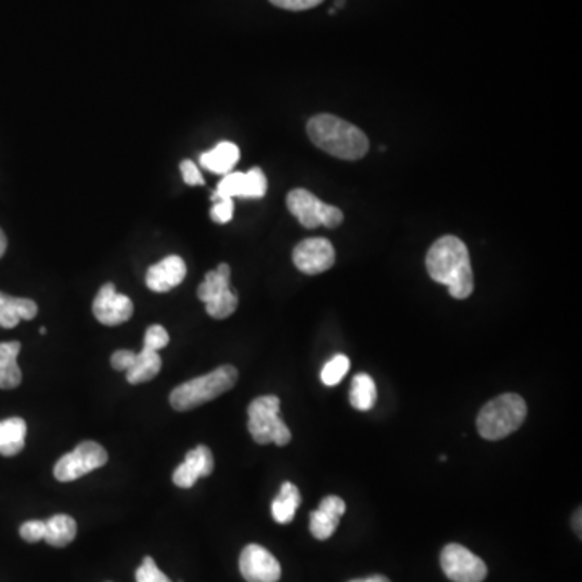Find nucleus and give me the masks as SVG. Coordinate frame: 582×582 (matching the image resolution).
<instances>
[{
	"mask_svg": "<svg viewBox=\"0 0 582 582\" xmlns=\"http://www.w3.org/2000/svg\"><path fill=\"white\" fill-rule=\"evenodd\" d=\"M300 505L301 494L298 487L291 482H283L279 495L272 502V516L279 524L291 523Z\"/></svg>",
	"mask_w": 582,
	"mask_h": 582,
	"instance_id": "obj_21",
	"label": "nucleus"
},
{
	"mask_svg": "<svg viewBox=\"0 0 582 582\" xmlns=\"http://www.w3.org/2000/svg\"><path fill=\"white\" fill-rule=\"evenodd\" d=\"M528 416L526 401L515 393L490 400L477 416V431L485 440H502L523 426Z\"/></svg>",
	"mask_w": 582,
	"mask_h": 582,
	"instance_id": "obj_4",
	"label": "nucleus"
},
{
	"mask_svg": "<svg viewBox=\"0 0 582 582\" xmlns=\"http://www.w3.org/2000/svg\"><path fill=\"white\" fill-rule=\"evenodd\" d=\"M22 350L18 342L0 343V388L12 390L22 384V369L17 358Z\"/></svg>",
	"mask_w": 582,
	"mask_h": 582,
	"instance_id": "obj_18",
	"label": "nucleus"
},
{
	"mask_svg": "<svg viewBox=\"0 0 582 582\" xmlns=\"http://www.w3.org/2000/svg\"><path fill=\"white\" fill-rule=\"evenodd\" d=\"M135 358L136 353H133V351L119 350L115 351L114 355H112L110 363H112L115 371H128L133 361H135Z\"/></svg>",
	"mask_w": 582,
	"mask_h": 582,
	"instance_id": "obj_33",
	"label": "nucleus"
},
{
	"mask_svg": "<svg viewBox=\"0 0 582 582\" xmlns=\"http://www.w3.org/2000/svg\"><path fill=\"white\" fill-rule=\"evenodd\" d=\"M322 2H324V0H270V4H274L275 7L285 10H293V12L314 9V7L322 4Z\"/></svg>",
	"mask_w": 582,
	"mask_h": 582,
	"instance_id": "obj_30",
	"label": "nucleus"
},
{
	"mask_svg": "<svg viewBox=\"0 0 582 582\" xmlns=\"http://www.w3.org/2000/svg\"><path fill=\"white\" fill-rule=\"evenodd\" d=\"M266 191V175L259 167H254L246 173H227L211 199L212 203H216L219 199H261L266 196Z\"/></svg>",
	"mask_w": 582,
	"mask_h": 582,
	"instance_id": "obj_10",
	"label": "nucleus"
},
{
	"mask_svg": "<svg viewBox=\"0 0 582 582\" xmlns=\"http://www.w3.org/2000/svg\"><path fill=\"white\" fill-rule=\"evenodd\" d=\"M240 161V148L230 141H222L216 148L206 151L199 157L204 169L217 175H227Z\"/></svg>",
	"mask_w": 582,
	"mask_h": 582,
	"instance_id": "obj_17",
	"label": "nucleus"
},
{
	"mask_svg": "<svg viewBox=\"0 0 582 582\" xmlns=\"http://www.w3.org/2000/svg\"><path fill=\"white\" fill-rule=\"evenodd\" d=\"M345 5V0H335V10L340 9Z\"/></svg>",
	"mask_w": 582,
	"mask_h": 582,
	"instance_id": "obj_37",
	"label": "nucleus"
},
{
	"mask_svg": "<svg viewBox=\"0 0 582 582\" xmlns=\"http://www.w3.org/2000/svg\"><path fill=\"white\" fill-rule=\"evenodd\" d=\"M5 251H7V237H5V233L0 228V258L4 256Z\"/></svg>",
	"mask_w": 582,
	"mask_h": 582,
	"instance_id": "obj_34",
	"label": "nucleus"
},
{
	"mask_svg": "<svg viewBox=\"0 0 582 582\" xmlns=\"http://www.w3.org/2000/svg\"><path fill=\"white\" fill-rule=\"evenodd\" d=\"M26 426L25 419L9 418L0 421V455L17 456L25 448Z\"/></svg>",
	"mask_w": 582,
	"mask_h": 582,
	"instance_id": "obj_19",
	"label": "nucleus"
},
{
	"mask_svg": "<svg viewBox=\"0 0 582 582\" xmlns=\"http://www.w3.org/2000/svg\"><path fill=\"white\" fill-rule=\"evenodd\" d=\"M240 573L246 582H279L282 566L262 545H246L240 555Z\"/></svg>",
	"mask_w": 582,
	"mask_h": 582,
	"instance_id": "obj_11",
	"label": "nucleus"
},
{
	"mask_svg": "<svg viewBox=\"0 0 582 582\" xmlns=\"http://www.w3.org/2000/svg\"><path fill=\"white\" fill-rule=\"evenodd\" d=\"M308 135L317 148L345 161H358L369 151V140L363 131L335 115L313 117L308 123Z\"/></svg>",
	"mask_w": 582,
	"mask_h": 582,
	"instance_id": "obj_2",
	"label": "nucleus"
},
{
	"mask_svg": "<svg viewBox=\"0 0 582 582\" xmlns=\"http://www.w3.org/2000/svg\"><path fill=\"white\" fill-rule=\"evenodd\" d=\"M440 565L445 576L452 582H482L489 573L484 561L460 544L443 547Z\"/></svg>",
	"mask_w": 582,
	"mask_h": 582,
	"instance_id": "obj_9",
	"label": "nucleus"
},
{
	"mask_svg": "<svg viewBox=\"0 0 582 582\" xmlns=\"http://www.w3.org/2000/svg\"><path fill=\"white\" fill-rule=\"evenodd\" d=\"M44 534H46V521H38V519L26 521L20 528V536L30 544L44 540Z\"/></svg>",
	"mask_w": 582,
	"mask_h": 582,
	"instance_id": "obj_28",
	"label": "nucleus"
},
{
	"mask_svg": "<svg viewBox=\"0 0 582 582\" xmlns=\"http://www.w3.org/2000/svg\"><path fill=\"white\" fill-rule=\"evenodd\" d=\"M367 582H390L387 576H382V574H374L371 578H367Z\"/></svg>",
	"mask_w": 582,
	"mask_h": 582,
	"instance_id": "obj_36",
	"label": "nucleus"
},
{
	"mask_svg": "<svg viewBox=\"0 0 582 582\" xmlns=\"http://www.w3.org/2000/svg\"><path fill=\"white\" fill-rule=\"evenodd\" d=\"M169 342V332L162 325H151L146 330V335H144V348L146 350L157 351L159 353V350L169 345Z\"/></svg>",
	"mask_w": 582,
	"mask_h": 582,
	"instance_id": "obj_27",
	"label": "nucleus"
},
{
	"mask_svg": "<svg viewBox=\"0 0 582 582\" xmlns=\"http://www.w3.org/2000/svg\"><path fill=\"white\" fill-rule=\"evenodd\" d=\"M136 582H172L156 565L151 557H144L140 568L136 570Z\"/></svg>",
	"mask_w": 582,
	"mask_h": 582,
	"instance_id": "obj_26",
	"label": "nucleus"
},
{
	"mask_svg": "<svg viewBox=\"0 0 582 582\" xmlns=\"http://www.w3.org/2000/svg\"><path fill=\"white\" fill-rule=\"evenodd\" d=\"M214 471V456L206 445H198L190 452L186 453L183 461L175 473H173V484L180 489H191L201 477L211 476Z\"/></svg>",
	"mask_w": 582,
	"mask_h": 582,
	"instance_id": "obj_14",
	"label": "nucleus"
},
{
	"mask_svg": "<svg viewBox=\"0 0 582 582\" xmlns=\"http://www.w3.org/2000/svg\"><path fill=\"white\" fill-rule=\"evenodd\" d=\"M76 531H78V526H76V521L72 516L55 515L46 521L44 540L52 547L60 549V547L72 544L76 537Z\"/></svg>",
	"mask_w": 582,
	"mask_h": 582,
	"instance_id": "obj_22",
	"label": "nucleus"
},
{
	"mask_svg": "<svg viewBox=\"0 0 582 582\" xmlns=\"http://www.w3.org/2000/svg\"><path fill=\"white\" fill-rule=\"evenodd\" d=\"M38 316V304L28 298H13L0 291V327L13 329L20 321H31Z\"/></svg>",
	"mask_w": 582,
	"mask_h": 582,
	"instance_id": "obj_16",
	"label": "nucleus"
},
{
	"mask_svg": "<svg viewBox=\"0 0 582 582\" xmlns=\"http://www.w3.org/2000/svg\"><path fill=\"white\" fill-rule=\"evenodd\" d=\"M161 369L162 358L159 353L143 348L141 353H136L135 361L127 371V380L133 385L144 384L154 379Z\"/></svg>",
	"mask_w": 582,
	"mask_h": 582,
	"instance_id": "obj_20",
	"label": "nucleus"
},
{
	"mask_svg": "<svg viewBox=\"0 0 582 582\" xmlns=\"http://www.w3.org/2000/svg\"><path fill=\"white\" fill-rule=\"evenodd\" d=\"M288 211L298 219L303 227L335 228L343 222V212L338 207L322 203L321 199L308 190H293L287 196Z\"/></svg>",
	"mask_w": 582,
	"mask_h": 582,
	"instance_id": "obj_7",
	"label": "nucleus"
},
{
	"mask_svg": "<svg viewBox=\"0 0 582 582\" xmlns=\"http://www.w3.org/2000/svg\"><path fill=\"white\" fill-rule=\"evenodd\" d=\"M233 211H235V204H233V199H219L214 203L211 209V219L216 222V224H228L233 217Z\"/></svg>",
	"mask_w": 582,
	"mask_h": 582,
	"instance_id": "obj_29",
	"label": "nucleus"
},
{
	"mask_svg": "<svg viewBox=\"0 0 582 582\" xmlns=\"http://www.w3.org/2000/svg\"><path fill=\"white\" fill-rule=\"evenodd\" d=\"M248 431L259 445L275 443L285 447L291 442V432L280 418V400L274 395H266L251 401L248 408Z\"/></svg>",
	"mask_w": 582,
	"mask_h": 582,
	"instance_id": "obj_5",
	"label": "nucleus"
},
{
	"mask_svg": "<svg viewBox=\"0 0 582 582\" xmlns=\"http://www.w3.org/2000/svg\"><path fill=\"white\" fill-rule=\"evenodd\" d=\"M39 334H41V335H46V334H47V329H46V327H41V329H39Z\"/></svg>",
	"mask_w": 582,
	"mask_h": 582,
	"instance_id": "obj_38",
	"label": "nucleus"
},
{
	"mask_svg": "<svg viewBox=\"0 0 582 582\" xmlns=\"http://www.w3.org/2000/svg\"><path fill=\"white\" fill-rule=\"evenodd\" d=\"M348 582H367V579H353V581Z\"/></svg>",
	"mask_w": 582,
	"mask_h": 582,
	"instance_id": "obj_39",
	"label": "nucleus"
},
{
	"mask_svg": "<svg viewBox=\"0 0 582 582\" xmlns=\"http://www.w3.org/2000/svg\"><path fill=\"white\" fill-rule=\"evenodd\" d=\"M293 262L303 274H322L335 264L334 246L325 238H308L293 249Z\"/></svg>",
	"mask_w": 582,
	"mask_h": 582,
	"instance_id": "obj_13",
	"label": "nucleus"
},
{
	"mask_svg": "<svg viewBox=\"0 0 582 582\" xmlns=\"http://www.w3.org/2000/svg\"><path fill=\"white\" fill-rule=\"evenodd\" d=\"M426 267L431 279L448 287L455 300L473 295V267L468 248L460 238L448 235L435 241L427 253Z\"/></svg>",
	"mask_w": 582,
	"mask_h": 582,
	"instance_id": "obj_1",
	"label": "nucleus"
},
{
	"mask_svg": "<svg viewBox=\"0 0 582 582\" xmlns=\"http://www.w3.org/2000/svg\"><path fill=\"white\" fill-rule=\"evenodd\" d=\"M230 266L220 264L207 272L199 285L198 298L206 304V313L214 319H227L238 308V295L230 288Z\"/></svg>",
	"mask_w": 582,
	"mask_h": 582,
	"instance_id": "obj_6",
	"label": "nucleus"
},
{
	"mask_svg": "<svg viewBox=\"0 0 582 582\" xmlns=\"http://www.w3.org/2000/svg\"><path fill=\"white\" fill-rule=\"evenodd\" d=\"M107 461L109 455L106 448L93 440H86L55 463L54 476L60 482L76 481L86 474L93 473L94 469L102 468Z\"/></svg>",
	"mask_w": 582,
	"mask_h": 582,
	"instance_id": "obj_8",
	"label": "nucleus"
},
{
	"mask_svg": "<svg viewBox=\"0 0 582 582\" xmlns=\"http://www.w3.org/2000/svg\"><path fill=\"white\" fill-rule=\"evenodd\" d=\"M350 371V359L345 355H335L325 363L321 372V379L327 387H335L342 382L343 377Z\"/></svg>",
	"mask_w": 582,
	"mask_h": 582,
	"instance_id": "obj_25",
	"label": "nucleus"
},
{
	"mask_svg": "<svg viewBox=\"0 0 582 582\" xmlns=\"http://www.w3.org/2000/svg\"><path fill=\"white\" fill-rule=\"evenodd\" d=\"M338 524H340V518L330 515V513L321 510V508L313 511L311 518H309V529H311V534L317 540H327L334 536Z\"/></svg>",
	"mask_w": 582,
	"mask_h": 582,
	"instance_id": "obj_24",
	"label": "nucleus"
},
{
	"mask_svg": "<svg viewBox=\"0 0 582 582\" xmlns=\"http://www.w3.org/2000/svg\"><path fill=\"white\" fill-rule=\"evenodd\" d=\"M133 311H135L133 301L127 295L117 293L114 283L102 285L93 301L94 317L102 325H109V327L130 321Z\"/></svg>",
	"mask_w": 582,
	"mask_h": 582,
	"instance_id": "obj_12",
	"label": "nucleus"
},
{
	"mask_svg": "<svg viewBox=\"0 0 582 582\" xmlns=\"http://www.w3.org/2000/svg\"><path fill=\"white\" fill-rule=\"evenodd\" d=\"M573 526L578 532V536L581 537V510H578V515H574Z\"/></svg>",
	"mask_w": 582,
	"mask_h": 582,
	"instance_id": "obj_35",
	"label": "nucleus"
},
{
	"mask_svg": "<svg viewBox=\"0 0 582 582\" xmlns=\"http://www.w3.org/2000/svg\"><path fill=\"white\" fill-rule=\"evenodd\" d=\"M321 510L327 511L330 515L337 516V518H342L345 515L346 505L342 498L337 497V495H329L322 500L321 505H319Z\"/></svg>",
	"mask_w": 582,
	"mask_h": 582,
	"instance_id": "obj_32",
	"label": "nucleus"
},
{
	"mask_svg": "<svg viewBox=\"0 0 582 582\" xmlns=\"http://www.w3.org/2000/svg\"><path fill=\"white\" fill-rule=\"evenodd\" d=\"M180 170H182L183 182H185L186 185H204L203 175L199 172L198 165L194 164L193 161H183L182 164H180Z\"/></svg>",
	"mask_w": 582,
	"mask_h": 582,
	"instance_id": "obj_31",
	"label": "nucleus"
},
{
	"mask_svg": "<svg viewBox=\"0 0 582 582\" xmlns=\"http://www.w3.org/2000/svg\"><path fill=\"white\" fill-rule=\"evenodd\" d=\"M237 367L225 364L217 367L216 371L209 372L206 376L188 380L185 384L173 388L170 393V406L175 411H190L207 401L224 395L233 385L237 384Z\"/></svg>",
	"mask_w": 582,
	"mask_h": 582,
	"instance_id": "obj_3",
	"label": "nucleus"
},
{
	"mask_svg": "<svg viewBox=\"0 0 582 582\" xmlns=\"http://www.w3.org/2000/svg\"><path fill=\"white\" fill-rule=\"evenodd\" d=\"M351 406L358 411H369L374 408L377 401L376 382L367 374H356L351 382L350 390Z\"/></svg>",
	"mask_w": 582,
	"mask_h": 582,
	"instance_id": "obj_23",
	"label": "nucleus"
},
{
	"mask_svg": "<svg viewBox=\"0 0 582 582\" xmlns=\"http://www.w3.org/2000/svg\"><path fill=\"white\" fill-rule=\"evenodd\" d=\"M186 277V264L180 256H167L161 262L149 267L146 285L156 293H167L177 288Z\"/></svg>",
	"mask_w": 582,
	"mask_h": 582,
	"instance_id": "obj_15",
	"label": "nucleus"
}]
</instances>
